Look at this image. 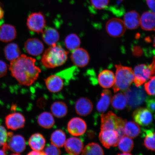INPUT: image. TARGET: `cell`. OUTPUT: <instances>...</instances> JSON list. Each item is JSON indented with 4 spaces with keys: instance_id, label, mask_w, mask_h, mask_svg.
Here are the masks:
<instances>
[{
    "instance_id": "cell-41",
    "label": "cell",
    "mask_w": 155,
    "mask_h": 155,
    "mask_svg": "<svg viewBox=\"0 0 155 155\" xmlns=\"http://www.w3.org/2000/svg\"><path fill=\"white\" fill-rule=\"evenodd\" d=\"M7 66L6 64L0 60V78L5 76L7 72Z\"/></svg>"
},
{
    "instance_id": "cell-29",
    "label": "cell",
    "mask_w": 155,
    "mask_h": 155,
    "mask_svg": "<svg viewBox=\"0 0 155 155\" xmlns=\"http://www.w3.org/2000/svg\"><path fill=\"white\" fill-rule=\"evenodd\" d=\"M52 114L57 118H62L68 113V107L64 103L57 101L53 103L51 107Z\"/></svg>"
},
{
    "instance_id": "cell-15",
    "label": "cell",
    "mask_w": 155,
    "mask_h": 155,
    "mask_svg": "<svg viewBox=\"0 0 155 155\" xmlns=\"http://www.w3.org/2000/svg\"><path fill=\"white\" fill-rule=\"evenodd\" d=\"M27 53L30 55L36 56L40 55L44 48V44L38 38H33L27 40L24 44Z\"/></svg>"
},
{
    "instance_id": "cell-9",
    "label": "cell",
    "mask_w": 155,
    "mask_h": 155,
    "mask_svg": "<svg viewBox=\"0 0 155 155\" xmlns=\"http://www.w3.org/2000/svg\"><path fill=\"white\" fill-rule=\"evenodd\" d=\"M99 138L102 145L107 149L117 146L120 140L117 131L113 130H101Z\"/></svg>"
},
{
    "instance_id": "cell-46",
    "label": "cell",
    "mask_w": 155,
    "mask_h": 155,
    "mask_svg": "<svg viewBox=\"0 0 155 155\" xmlns=\"http://www.w3.org/2000/svg\"><path fill=\"white\" fill-rule=\"evenodd\" d=\"M131 154L130 153H123L118 154V155H131Z\"/></svg>"
},
{
    "instance_id": "cell-19",
    "label": "cell",
    "mask_w": 155,
    "mask_h": 155,
    "mask_svg": "<svg viewBox=\"0 0 155 155\" xmlns=\"http://www.w3.org/2000/svg\"><path fill=\"white\" fill-rule=\"evenodd\" d=\"M46 87L50 92L53 93L59 92L62 89L64 86L63 81L58 75H53L45 80Z\"/></svg>"
},
{
    "instance_id": "cell-22",
    "label": "cell",
    "mask_w": 155,
    "mask_h": 155,
    "mask_svg": "<svg viewBox=\"0 0 155 155\" xmlns=\"http://www.w3.org/2000/svg\"><path fill=\"white\" fill-rule=\"evenodd\" d=\"M42 38L48 45L52 46L57 44L59 41L60 36L58 31L52 28L45 29L42 32Z\"/></svg>"
},
{
    "instance_id": "cell-11",
    "label": "cell",
    "mask_w": 155,
    "mask_h": 155,
    "mask_svg": "<svg viewBox=\"0 0 155 155\" xmlns=\"http://www.w3.org/2000/svg\"><path fill=\"white\" fill-rule=\"evenodd\" d=\"M68 130L69 133L74 136H79L84 134L87 129L86 122L79 117H74L69 122Z\"/></svg>"
},
{
    "instance_id": "cell-3",
    "label": "cell",
    "mask_w": 155,
    "mask_h": 155,
    "mask_svg": "<svg viewBox=\"0 0 155 155\" xmlns=\"http://www.w3.org/2000/svg\"><path fill=\"white\" fill-rule=\"evenodd\" d=\"M115 81L113 86L114 92L120 91L124 92L129 88L134 79L133 70L121 64L115 65Z\"/></svg>"
},
{
    "instance_id": "cell-33",
    "label": "cell",
    "mask_w": 155,
    "mask_h": 155,
    "mask_svg": "<svg viewBox=\"0 0 155 155\" xmlns=\"http://www.w3.org/2000/svg\"><path fill=\"white\" fill-rule=\"evenodd\" d=\"M64 42L66 47L71 51H73L79 48L81 45L80 38L75 34L68 35L65 38Z\"/></svg>"
},
{
    "instance_id": "cell-10",
    "label": "cell",
    "mask_w": 155,
    "mask_h": 155,
    "mask_svg": "<svg viewBox=\"0 0 155 155\" xmlns=\"http://www.w3.org/2000/svg\"><path fill=\"white\" fill-rule=\"evenodd\" d=\"M132 117L135 123L143 127L148 126L152 123L153 116L148 108L139 107L134 111Z\"/></svg>"
},
{
    "instance_id": "cell-24",
    "label": "cell",
    "mask_w": 155,
    "mask_h": 155,
    "mask_svg": "<svg viewBox=\"0 0 155 155\" xmlns=\"http://www.w3.org/2000/svg\"><path fill=\"white\" fill-rule=\"evenodd\" d=\"M111 93L110 90L108 89H104L103 90L101 98L97 104V111L102 113L105 112L111 103Z\"/></svg>"
},
{
    "instance_id": "cell-2",
    "label": "cell",
    "mask_w": 155,
    "mask_h": 155,
    "mask_svg": "<svg viewBox=\"0 0 155 155\" xmlns=\"http://www.w3.org/2000/svg\"><path fill=\"white\" fill-rule=\"evenodd\" d=\"M69 52L61 46L55 45L46 49L44 52L41 61L44 67L54 68L61 66L67 61Z\"/></svg>"
},
{
    "instance_id": "cell-44",
    "label": "cell",
    "mask_w": 155,
    "mask_h": 155,
    "mask_svg": "<svg viewBox=\"0 0 155 155\" xmlns=\"http://www.w3.org/2000/svg\"><path fill=\"white\" fill-rule=\"evenodd\" d=\"M4 15V11L0 3V20L3 18Z\"/></svg>"
},
{
    "instance_id": "cell-32",
    "label": "cell",
    "mask_w": 155,
    "mask_h": 155,
    "mask_svg": "<svg viewBox=\"0 0 155 155\" xmlns=\"http://www.w3.org/2000/svg\"><path fill=\"white\" fill-rule=\"evenodd\" d=\"M117 146L123 153H130L133 150L134 143L131 138L125 135L120 139Z\"/></svg>"
},
{
    "instance_id": "cell-1",
    "label": "cell",
    "mask_w": 155,
    "mask_h": 155,
    "mask_svg": "<svg viewBox=\"0 0 155 155\" xmlns=\"http://www.w3.org/2000/svg\"><path fill=\"white\" fill-rule=\"evenodd\" d=\"M35 62L34 58L22 54L17 59L11 61L9 70L19 84L30 86L35 82L41 71L35 65Z\"/></svg>"
},
{
    "instance_id": "cell-27",
    "label": "cell",
    "mask_w": 155,
    "mask_h": 155,
    "mask_svg": "<svg viewBox=\"0 0 155 155\" xmlns=\"http://www.w3.org/2000/svg\"><path fill=\"white\" fill-rule=\"evenodd\" d=\"M125 135L134 139L140 134L141 129L139 125L135 122H126L124 127Z\"/></svg>"
},
{
    "instance_id": "cell-13",
    "label": "cell",
    "mask_w": 155,
    "mask_h": 155,
    "mask_svg": "<svg viewBox=\"0 0 155 155\" xmlns=\"http://www.w3.org/2000/svg\"><path fill=\"white\" fill-rule=\"evenodd\" d=\"M8 143H6L8 150H10L17 154H19L25 150L26 143L22 136L19 135L11 136Z\"/></svg>"
},
{
    "instance_id": "cell-28",
    "label": "cell",
    "mask_w": 155,
    "mask_h": 155,
    "mask_svg": "<svg viewBox=\"0 0 155 155\" xmlns=\"http://www.w3.org/2000/svg\"><path fill=\"white\" fill-rule=\"evenodd\" d=\"M38 122L41 127L47 129L53 127L55 124L53 115L47 112H43L39 116Z\"/></svg>"
},
{
    "instance_id": "cell-20",
    "label": "cell",
    "mask_w": 155,
    "mask_h": 155,
    "mask_svg": "<svg viewBox=\"0 0 155 155\" xmlns=\"http://www.w3.org/2000/svg\"><path fill=\"white\" fill-rule=\"evenodd\" d=\"M17 31L15 27L11 25L5 24L0 26V40L9 42L15 39Z\"/></svg>"
},
{
    "instance_id": "cell-12",
    "label": "cell",
    "mask_w": 155,
    "mask_h": 155,
    "mask_svg": "<svg viewBox=\"0 0 155 155\" xmlns=\"http://www.w3.org/2000/svg\"><path fill=\"white\" fill-rule=\"evenodd\" d=\"M71 61L78 67H84L90 61V56L87 50L82 48H78L73 50L71 56Z\"/></svg>"
},
{
    "instance_id": "cell-21",
    "label": "cell",
    "mask_w": 155,
    "mask_h": 155,
    "mask_svg": "<svg viewBox=\"0 0 155 155\" xmlns=\"http://www.w3.org/2000/svg\"><path fill=\"white\" fill-rule=\"evenodd\" d=\"M115 81V74L112 71L108 70L103 71L98 75V82L103 88H111L113 86Z\"/></svg>"
},
{
    "instance_id": "cell-17",
    "label": "cell",
    "mask_w": 155,
    "mask_h": 155,
    "mask_svg": "<svg viewBox=\"0 0 155 155\" xmlns=\"http://www.w3.org/2000/svg\"><path fill=\"white\" fill-rule=\"evenodd\" d=\"M93 104L90 100L82 97L77 101L75 104V110L77 113L81 116H86L91 113L93 109Z\"/></svg>"
},
{
    "instance_id": "cell-35",
    "label": "cell",
    "mask_w": 155,
    "mask_h": 155,
    "mask_svg": "<svg viewBox=\"0 0 155 155\" xmlns=\"http://www.w3.org/2000/svg\"><path fill=\"white\" fill-rule=\"evenodd\" d=\"M146 137L144 140V144L148 150H155V133L150 130H147Z\"/></svg>"
},
{
    "instance_id": "cell-14",
    "label": "cell",
    "mask_w": 155,
    "mask_h": 155,
    "mask_svg": "<svg viewBox=\"0 0 155 155\" xmlns=\"http://www.w3.org/2000/svg\"><path fill=\"white\" fill-rule=\"evenodd\" d=\"M5 123L8 129L15 130L24 127L25 119L22 114L13 113L6 116Z\"/></svg>"
},
{
    "instance_id": "cell-25",
    "label": "cell",
    "mask_w": 155,
    "mask_h": 155,
    "mask_svg": "<svg viewBox=\"0 0 155 155\" xmlns=\"http://www.w3.org/2000/svg\"><path fill=\"white\" fill-rule=\"evenodd\" d=\"M46 140L43 136L40 133L32 135L29 139L28 144L33 150L42 151L45 147Z\"/></svg>"
},
{
    "instance_id": "cell-31",
    "label": "cell",
    "mask_w": 155,
    "mask_h": 155,
    "mask_svg": "<svg viewBox=\"0 0 155 155\" xmlns=\"http://www.w3.org/2000/svg\"><path fill=\"white\" fill-rule=\"evenodd\" d=\"M66 137L64 131L61 130H56L52 134L50 141L51 144L58 147L61 148L64 145Z\"/></svg>"
},
{
    "instance_id": "cell-16",
    "label": "cell",
    "mask_w": 155,
    "mask_h": 155,
    "mask_svg": "<svg viewBox=\"0 0 155 155\" xmlns=\"http://www.w3.org/2000/svg\"><path fill=\"white\" fill-rule=\"evenodd\" d=\"M64 146L68 153L72 155L80 154L84 148L82 140L76 137H71L68 139Z\"/></svg>"
},
{
    "instance_id": "cell-39",
    "label": "cell",
    "mask_w": 155,
    "mask_h": 155,
    "mask_svg": "<svg viewBox=\"0 0 155 155\" xmlns=\"http://www.w3.org/2000/svg\"><path fill=\"white\" fill-rule=\"evenodd\" d=\"M8 133L4 127L0 124V147L3 146L8 139Z\"/></svg>"
},
{
    "instance_id": "cell-30",
    "label": "cell",
    "mask_w": 155,
    "mask_h": 155,
    "mask_svg": "<svg viewBox=\"0 0 155 155\" xmlns=\"http://www.w3.org/2000/svg\"><path fill=\"white\" fill-rule=\"evenodd\" d=\"M111 103L114 109L118 110H123L127 104V98L123 93H118L112 97Z\"/></svg>"
},
{
    "instance_id": "cell-40",
    "label": "cell",
    "mask_w": 155,
    "mask_h": 155,
    "mask_svg": "<svg viewBox=\"0 0 155 155\" xmlns=\"http://www.w3.org/2000/svg\"><path fill=\"white\" fill-rule=\"evenodd\" d=\"M146 105L147 108L152 112L154 113L155 111V99L153 97L147 98L146 100Z\"/></svg>"
},
{
    "instance_id": "cell-7",
    "label": "cell",
    "mask_w": 155,
    "mask_h": 155,
    "mask_svg": "<svg viewBox=\"0 0 155 155\" xmlns=\"http://www.w3.org/2000/svg\"><path fill=\"white\" fill-rule=\"evenodd\" d=\"M26 24L29 30L38 34L42 33L46 27L45 19L41 12L32 13L27 19Z\"/></svg>"
},
{
    "instance_id": "cell-26",
    "label": "cell",
    "mask_w": 155,
    "mask_h": 155,
    "mask_svg": "<svg viewBox=\"0 0 155 155\" xmlns=\"http://www.w3.org/2000/svg\"><path fill=\"white\" fill-rule=\"evenodd\" d=\"M5 58L8 61H12L17 59L21 55V51L18 45L14 43L9 44L4 49Z\"/></svg>"
},
{
    "instance_id": "cell-23",
    "label": "cell",
    "mask_w": 155,
    "mask_h": 155,
    "mask_svg": "<svg viewBox=\"0 0 155 155\" xmlns=\"http://www.w3.org/2000/svg\"><path fill=\"white\" fill-rule=\"evenodd\" d=\"M155 13L146 12L140 18V25L143 30L147 31H155Z\"/></svg>"
},
{
    "instance_id": "cell-8",
    "label": "cell",
    "mask_w": 155,
    "mask_h": 155,
    "mask_svg": "<svg viewBox=\"0 0 155 155\" xmlns=\"http://www.w3.org/2000/svg\"><path fill=\"white\" fill-rule=\"evenodd\" d=\"M126 28L123 21L117 18L110 19L106 23V30L110 36L119 38L124 34Z\"/></svg>"
},
{
    "instance_id": "cell-42",
    "label": "cell",
    "mask_w": 155,
    "mask_h": 155,
    "mask_svg": "<svg viewBox=\"0 0 155 155\" xmlns=\"http://www.w3.org/2000/svg\"><path fill=\"white\" fill-rule=\"evenodd\" d=\"M147 5L152 12L155 13V1L154 0H146Z\"/></svg>"
},
{
    "instance_id": "cell-43",
    "label": "cell",
    "mask_w": 155,
    "mask_h": 155,
    "mask_svg": "<svg viewBox=\"0 0 155 155\" xmlns=\"http://www.w3.org/2000/svg\"><path fill=\"white\" fill-rule=\"evenodd\" d=\"M29 155H44L42 151H39L36 150H33L31 152L28 153Z\"/></svg>"
},
{
    "instance_id": "cell-5",
    "label": "cell",
    "mask_w": 155,
    "mask_h": 155,
    "mask_svg": "<svg viewBox=\"0 0 155 155\" xmlns=\"http://www.w3.org/2000/svg\"><path fill=\"white\" fill-rule=\"evenodd\" d=\"M126 120L118 117L113 112L109 111L106 114L102 113L101 115V130H116L120 127L125 125Z\"/></svg>"
},
{
    "instance_id": "cell-34",
    "label": "cell",
    "mask_w": 155,
    "mask_h": 155,
    "mask_svg": "<svg viewBox=\"0 0 155 155\" xmlns=\"http://www.w3.org/2000/svg\"><path fill=\"white\" fill-rule=\"evenodd\" d=\"M104 154V151L100 145L94 143H89L83 148L82 154L87 155H103Z\"/></svg>"
},
{
    "instance_id": "cell-18",
    "label": "cell",
    "mask_w": 155,
    "mask_h": 155,
    "mask_svg": "<svg viewBox=\"0 0 155 155\" xmlns=\"http://www.w3.org/2000/svg\"><path fill=\"white\" fill-rule=\"evenodd\" d=\"M140 16L137 11L128 12L124 17V24L126 28L130 30H134L138 28L140 25Z\"/></svg>"
},
{
    "instance_id": "cell-38",
    "label": "cell",
    "mask_w": 155,
    "mask_h": 155,
    "mask_svg": "<svg viewBox=\"0 0 155 155\" xmlns=\"http://www.w3.org/2000/svg\"><path fill=\"white\" fill-rule=\"evenodd\" d=\"M109 0H91L93 7L97 9L105 8L109 3Z\"/></svg>"
},
{
    "instance_id": "cell-36",
    "label": "cell",
    "mask_w": 155,
    "mask_h": 155,
    "mask_svg": "<svg viewBox=\"0 0 155 155\" xmlns=\"http://www.w3.org/2000/svg\"><path fill=\"white\" fill-rule=\"evenodd\" d=\"M42 152L44 155H59L61 154V153L59 148L52 144L46 147Z\"/></svg>"
},
{
    "instance_id": "cell-4",
    "label": "cell",
    "mask_w": 155,
    "mask_h": 155,
    "mask_svg": "<svg viewBox=\"0 0 155 155\" xmlns=\"http://www.w3.org/2000/svg\"><path fill=\"white\" fill-rule=\"evenodd\" d=\"M133 71L134 76V82L136 87H139L154 76V57L150 65L148 66L145 64H141L137 65L134 68Z\"/></svg>"
},
{
    "instance_id": "cell-6",
    "label": "cell",
    "mask_w": 155,
    "mask_h": 155,
    "mask_svg": "<svg viewBox=\"0 0 155 155\" xmlns=\"http://www.w3.org/2000/svg\"><path fill=\"white\" fill-rule=\"evenodd\" d=\"M127 104L131 108L137 107L142 104L146 99L144 91L141 88H129L124 92Z\"/></svg>"
},
{
    "instance_id": "cell-45",
    "label": "cell",
    "mask_w": 155,
    "mask_h": 155,
    "mask_svg": "<svg viewBox=\"0 0 155 155\" xmlns=\"http://www.w3.org/2000/svg\"><path fill=\"white\" fill-rule=\"evenodd\" d=\"M5 152L3 150H0V155H6Z\"/></svg>"
},
{
    "instance_id": "cell-37",
    "label": "cell",
    "mask_w": 155,
    "mask_h": 155,
    "mask_svg": "<svg viewBox=\"0 0 155 155\" xmlns=\"http://www.w3.org/2000/svg\"><path fill=\"white\" fill-rule=\"evenodd\" d=\"M150 80L144 85L145 91L150 96L155 95V76L153 77Z\"/></svg>"
}]
</instances>
